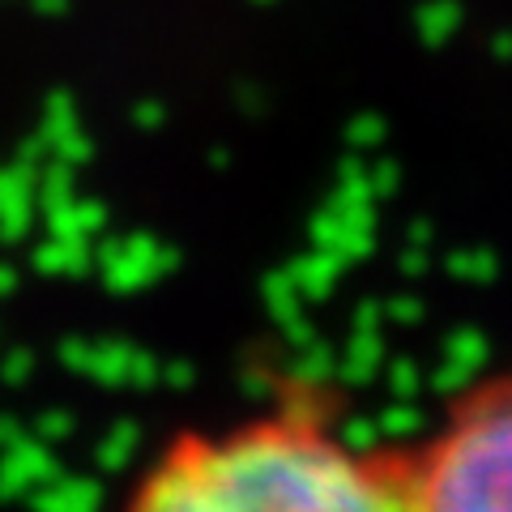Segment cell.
Returning <instances> with one entry per match:
<instances>
[{
	"label": "cell",
	"mask_w": 512,
	"mask_h": 512,
	"mask_svg": "<svg viewBox=\"0 0 512 512\" xmlns=\"http://www.w3.org/2000/svg\"><path fill=\"white\" fill-rule=\"evenodd\" d=\"M410 512H512V367L478 376L406 444Z\"/></svg>",
	"instance_id": "2"
},
{
	"label": "cell",
	"mask_w": 512,
	"mask_h": 512,
	"mask_svg": "<svg viewBox=\"0 0 512 512\" xmlns=\"http://www.w3.org/2000/svg\"><path fill=\"white\" fill-rule=\"evenodd\" d=\"M120 512H410L406 448L359 444L312 402L171 436Z\"/></svg>",
	"instance_id": "1"
}]
</instances>
